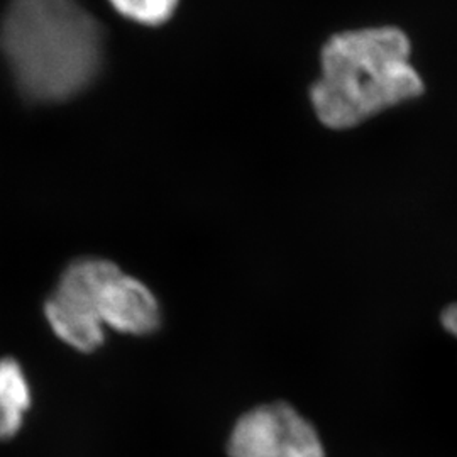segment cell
I'll return each instance as SVG.
<instances>
[{"mask_svg":"<svg viewBox=\"0 0 457 457\" xmlns=\"http://www.w3.org/2000/svg\"><path fill=\"white\" fill-rule=\"evenodd\" d=\"M230 457H326L313 425L287 403L247 411L232 428Z\"/></svg>","mask_w":457,"mask_h":457,"instance_id":"277c9868","label":"cell"},{"mask_svg":"<svg viewBox=\"0 0 457 457\" xmlns=\"http://www.w3.org/2000/svg\"><path fill=\"white\" fill-rule=\"evenodd\" d=\"M410 41L398 28L334 34L322 49V77L311 90L315 114L332 129H349L419 97L424 82L410 63Z\"/></svg>","mask_w":457,"mask_h":457,"instance_id":"7a4b0ae2","label":"cell"},{"mask_svg":"<svg viewBox=\"0 0 457 457\" xmlns=\"http://www.w3.org/2000/svg\"><path fill=\"white\" fill-rule=\"evenodd\" d=\"M31 405V390L21 366L11 358L0 360V441L14 437Z\"/></svg>","mask_w":457,"mask_h":457,"instance_id":"5b68a950","label":"cell"},{"mask_svg":"<svg viewBox=\"0 0 457 457\" xmlns=\"http://www.w3.org/2000/svg\"><path fill=\"white\" fill-rule=\"evenodd\" d=\"M0 51L22 96L60 102L96 79L104 34L79 0H11L0 24Z\"/></svg>","mask_w":457,"mask_h":457,"instance_id":"6da1fadb","label":"cell"},{"mask_svg":"<svg viewBox=\"0 0 457 457\" xmlns=\"http://www.w3.org/2000/svg\"><path fill=\"white\" fill-rule=\"evenodd\" d=\"M442 324L445 330H449L453 336L457 337V303L449 305L442 313Z\"/></svg>","mask_w":457,"mask_h":457,"instance_id":"52a82bcc","label":"cell"},{"mask_svg":"<svg viewBox=\"0 0 457 457\" xmlns=\"http://www.w3.org/2000/svg\"><path fill=\"white\" fill-rule=\"evenodd\" d=\"M45 315L63 343L82 353L104 344L105 327L146 336L160 326V305L145 283L107 260L71 262L45 305Z\"/></svg>","mask_w":457,"mask_h":457,"instance_id":"3957f363","label":"cell"},{"mask_svg":"<svg viewBox=\"0 0 457 457\" xmlns=\"http://www.w3.org/2000/svg\"><path fill=\"white\" fill-rule=\"evenodd\" d=\"M111 4L128 19L158 26L173 14L179 0H111Z\"/></svg>","mask_w":457,"mask_h":457,"instance_id":"8992f818","label":"cell"}]
</instances>
